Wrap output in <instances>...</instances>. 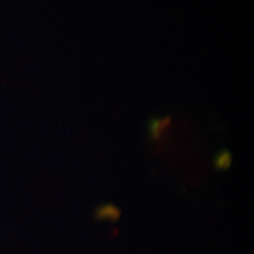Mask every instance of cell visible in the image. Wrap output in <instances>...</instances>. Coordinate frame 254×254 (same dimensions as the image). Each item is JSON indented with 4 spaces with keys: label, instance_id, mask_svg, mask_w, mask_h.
Returning a JSON list of instances; mask_svg holds the SVG:
<instances>
[{
    "label": "cell",
    "instance_id": "cell-3",
    "mask_svg": "<svg viewBox=\"0 0 254 254\" xmlns=\"http://www.w3.org/2000/svg\"><path fill=\"white\" fill-rule=\"evenodd\" d=\"M231 161H232L231 154L228 153L227 151H222L217 155V158H215L214 165L215 167L219 168V170H225V168L230 167Z\"/></svg>",
    "mask_w": 254,
    "mask_h": 254
},
{
    "label": "cell",
    "instance_id": "cell-2",
    "mask_svg": "<svg viewBox=\"0 0 254 254\" xmlns=\"http://www.w3.org/2000/svg\"><path fill=\"white\" fill-rule=\"evenodd\" d=\"M95 215L98 219H117L119 217V211L112 205H105L97 209Z\"/></svg>",
    "mask_w": 254,
    "mask_h": 254
},
{
    "label": "cell",
    "instance_id": "cell-1",
    "mask_svg": "<svg viewBox=\"0 0 254 254\" xmlns=\"http://www.w3.org/2000/svg\"><path fill=\"white\" fill-rule=\"evenodd\" d=\"M171 124L170 117H160V118H153L148 122V135L151 140H158L160 139L165 131L168 128Z\"/></svg>",
    "mask_w": 254,
    "mask_h": 254
}]
</instances>
